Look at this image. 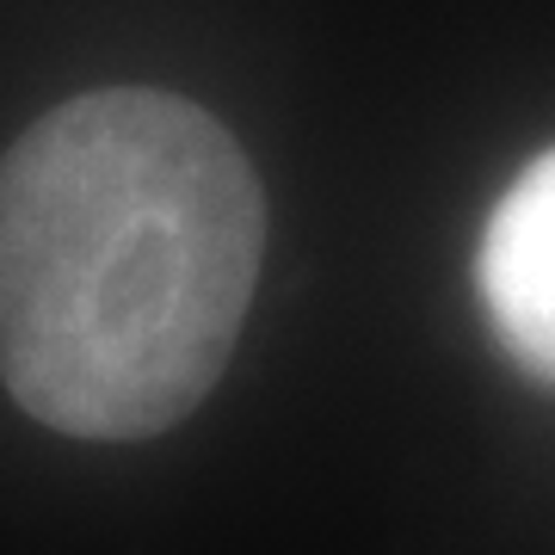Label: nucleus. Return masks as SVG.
I'll use <instances>...</instances> for the list:
<instances>
[{"label": "nucleus", "instance_id": "nucleus-2", "mask_svg": "<svg viewBox=\"0 0 555 555\" xmlns=\"http://www.w3.org/2000/svg\"><path fill=\"white\" fill-rule=\"evenodd\" d=\"M476 284L518 371L555 383V149L506 185L481 229Z\"/></svg>", "mask_w": 555, "mask_h": 555}, {"label": "nucleus", "instance_id": "nucleus-1", "mask_svg": "<svg viewBox=\"0 0 555 555\" xmlns=\"http://www.w3.org/2000/svg\"><path fill=\"white\" fill-rule=\"evenodd\" d=\"M259 254V179L210 112L80 93L0 160V377L50 433H167L217 389Z\"/></svg>", "mask_w": 555, "mask_h": 555}]
</instances>
